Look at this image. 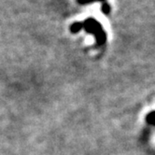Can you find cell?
Here are the masks:
<instances>
[{"label":"cell","instance_id":"obj_1","mask_svg":"<svg viewBox=\"0 0 155 155\" xmlns=\"http://www.w3.org/2000/svg\"><path fill=\"white\" fill-rule=\"evenodd\" d=\"M82 28V24L81 23H74L71 26H70V30L73 32V33H77V32H79L81 29Z\"/></svg>","mask_w":155,"mask_h":155}]
</instances>
